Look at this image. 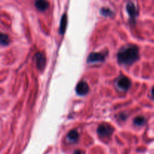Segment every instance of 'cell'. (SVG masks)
<instances>
[{"label": "cell", "mask_w": 154, "mask_h": 154, "mask_svg": "<svg viewBox=\"0 0 154 154\" xmlns=\"http://www.w3.org/2000/svg\"><path fill=\"white\" fill-rule=\"evenodd\" d=\"M139 59V50L136 45H129L123 47L117 53V60L123 66H131Z\"/></svg>", "instance_id": "cell-1"}, {"label": "cell", "mask_w": 154, "mask_h": 154, "mask_svg": "<svg viewBox=\"0 0 154 154\" xmlns=\"http://www.w3.org/2000/svg\"><path fill=\"white\" fill-rule=\"evenodd\" d=\"M114 132V128L109 124L102 123L97 129V133L102 138H109Z\"/></svg>", "instance_id": "cell-2"}, {"label": "cell", "mask_w": 154, "mask_h": 154, "mask_svg": "<svg viewBox=\"0 0 154 154\" xmlns=\"http://www.w3.org/2000/svg\"><path fill=\"white\" fill-rule=\"evenodd\" d=\"M117 85L119 89L123 91H126L131 87L132 83L129 78H128L126 76H121L117 79Z\"/></svg>", "instance_id": "cell-3"}, {"label": "cell", "mask_w": 154, "mask_h": 154, "mask_svg": "<svg viewBox=\"0 0 154 154\" xmlns=\"http://www.w3.org/2000/svg\"><path fill=\"white\" fill-rule=\"evenodd\" d=\"M105 59V55L101 53H92L87 57V62L90 63L103 62Z\"/></svg>", "instance_id": "cell-4"}, {"label": "cell", "mask_w": 154, "mask_h": 154, "mask_svg": "<svg viewBox=\"0 0 154 154\" xmlns=\"http://www.w3.org/2000/svg\"><path fill=\"white\" fill-rule=\"evenodd\" d=\"M75 90H76V93L79 96H85L90 91V87L87 83L84 81H81L78 84Z\"/></svg>", "instance_id": "cell-5"}, {"label": "cell", "mask_w": 154, "mask_h": 154, "mask_svg": "<svg viewBox=\"0 0 154 154\" xmlns=\"http://www.w3.org/2000/svg\"><path fill=\"white\" fill-rule=\"evenodd\" d=\"M35 61L36 67L39 69V70H43L45 66V57L43 54L42 53H38L35 56Z\"/></svg>", "instance_id": "cell-6"}, {"label": "cell", "mask_w": 154, "mask_h": 154, "mask_svg": "<svg viewBox=\"0 0 154 154\" xmlns=\"http://www.w3.org/2000/svg\"><path fill=\"white\" fill-rule=\"evenodd\" d=\"M126 11H127L129 16L130 17V20L132 21H135V18H136L137 15H138V11H137L136 7H135V4L131 2L127 3L126 5Z\"/></svg>", "instance_id": "cell-7"}, {"label": "cell", "mask_w": 154, "mask_h": 154, "mask_svg": "<svg viewBox=\"0 0 154 154\" xmlns=\"http://www.w3.org/2000/svg\"><path fill=\"white\" fill-rule=\"evenodd\" d=\"M35 6L41 11H46L49 7V2L47 0H35Z\"/></svg>", "instance_id": "cell-8"}, {"label": "cell", "mask_w": 154, "mask_h": 154, "mask_svg": "<svg viewBox=\"0 0 154 154\" xmlns=\"http://www.w3.org/2000/svg\"><path fill=\"white\" fill-rule=\"evenodd\" d=\"M78 138H79V134L75 129L70 131V132L67 135L68 141L71 143H76L78 141Z\"/></svg>", "instance_id": "cell-9"}, {"label": "cell", "mask_w": 154, "mask_h": 154, "mask_svg": "<svg viewBox=\"0 0 154 154\" xmlns=\"http://www.w3.org/2000/svg\"><path fill=\"white\" fill-rule=\"evenodd\" d=\"M66 26H67V15L66 14L63 15L60 20V34H64L65 31L66 29Z\"/></svg>", "instance_id": "cell-10"}, {"label": "cell", "mask_w": 154, "mask_h": 154, "mask_svg": "<svg viewBox=\"0 0 154 154\" xmlns=\"http://www.w3.org/2000/svg\"><path fill=\"white\" fill-rule=\"evenodd\" d=\"M100 13L101 14L105 17H111L114 14L110 8H102L100 10Z\"/></svg>", "instance_id": "cell-11"}, {"label": "cell", "mask_w": 154, "mask_h": 154, "mask_svg": "<svg viewBox=\"0 0 154 154\" xmlns=\"http://www.w3.org/2000/svg\"><path fill=\"white\" fill-rule=\"evenodd\" d=\"M145 123V119L142 116H139V117H135V120H134V123L137 126H142Z\"/></svg>", "instance_id": "cell-12"}, {"label": "cell", "mask_w": 154, "mask_h": 154, "mask_svg": "<svg viewBox=\"0 0 154 154\" xmlns=\"http://www.w3.org/2000/svg\"><path fill=\"white\" fill-rule=\"evenodd\" d=\"M1 44L2 45H8L10 42V39H9L8 36L5 34H2L1 35Z\"/></svg>", "instance_id": "cell-13"}, {"label": "cell", "mask_w": 154, "mask_h": 154, "mask_svg": "<svg viewBox=\"0 0 154 154\" xmlns=\"http://www.w3.org/2000/svg\"><path fill=\"white\" fill-rule=\"evenodd\" d=\"M73 154H82V152L81 150H75Z\"/></svg>", "instance_id": "cell-14"}, {"label": "cell", "mask_w": 154, "mask_h": 154, "mask_svg": "<svg viewBox=\"0 0 154 154\" xmlns=\"http://www.w3.org/2000/svg\"><path fill=\"white\" fill-rule=\"evenodd\" d=\"M151 95H152V97H153V99H154V87H153V88H152Z\"/></svg>", "instance_id": "cell-15"}]
</instances>
